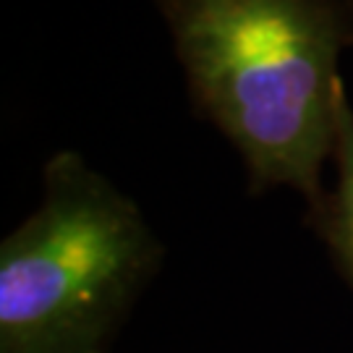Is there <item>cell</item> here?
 Returning a JSON list of instances; mask_svg holds the SVG:
<instances>
[{"label":"cell","mask_w":353,"mask_h":353,"mask_svg":"<svg viewBox=\"0 0 353 353\" xmlns=\"http://www.w3.org/2000/svg\"><path fill=\"white\" fill-rule=\"evenodd\" d=\"M163 259L139 204L74 150L0 243V353H108Z\"/></svg>","instance_id":"cell-2"},{"label":"cell","mask_w":353,"mask_h":353,"mask_svg":"<svg viewBox=\"0 0 353 353\" xmlns=\"http://www.w3.org/2000/svg\"><path fill=\"white\" fill-rule=\"evenodd\" d=\"M335 189L322 194L316 207L309 210V223L316 228L327 246L343 280L353 288V105L348 92L338 105V137H335Z\"/></svg>","instance_id":"cell-3"},{"label":"cell","mask_w":353,"mask_h":353,"mask_svg":"<svg viewBox=\"0 0 353 353\" xmlns=\"http://www.w3.org/2000/svg\"><path fill=\"white\" fill-rule=\"evenodd\" d=\"M191 102L246 165L249 191L322 199L332 160L338 61L348 48L338 0H154Z\"/></svg>","instance_id":"cell-1"},{"label":"cell","mask_w":353,"mask_h":353,"mask_svg":"<svg viewBox=\"0 0 353 353\" xmlns=\"http://www.w3.org/2000/svg\"><path fill=\"white\" fill-rule=\"evenodd\" d=\"M343 13V24H345V34H348V45H353V0H338Z\"/></svg>","instance_id":"cell-4"}]
</instances>
